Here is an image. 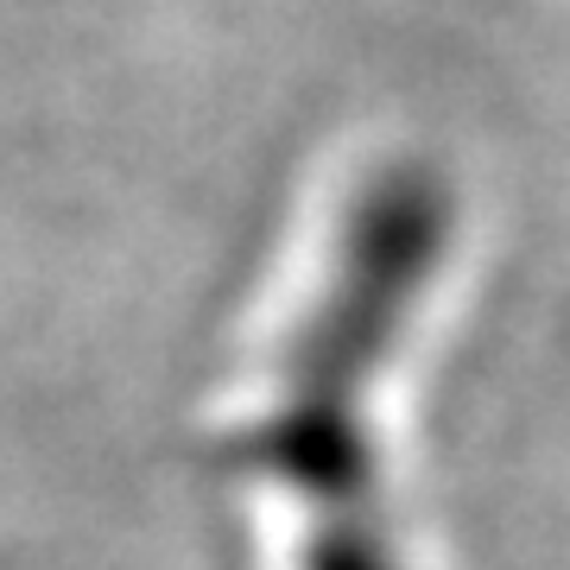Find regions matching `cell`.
Masks as SVG:
<instances>
[{"mask_svg":"<svg viewBox=\"0 0 570 570\" xmlns=\"http://www.w3.org/2000/svg\"><path fill=\"white\" fill-rule=\"evenodd\" d=\"M438 247V197L419 178H393L348 228L343 266L317 324L292 355L279 400L247 431V463L317 513L305 570H400L374 527V456L362 438V387L387 348L412 285Z\"/></svg>","mask_w":570,"mask_h":570,"instance_id":"1","label":"cell"}]
</instances>
